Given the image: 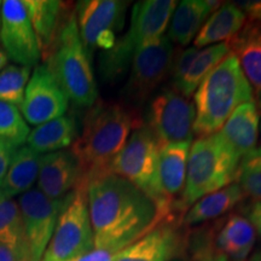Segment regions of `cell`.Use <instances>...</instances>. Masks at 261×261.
I'll use <instances>...</instances> for the list:
<instances>
[{"label":"cell","instance_id":"6da1fadb","mask_svg":"<svg viewBox=\"0 0 261 261\" xmlns=\"http://www.w3.org/2000/svg\"><path fill=\"white\" fill-rule=\"evenodd\" d=\"M94 248L116 254L161 223L154 201L125 178L106 173L87 184Z\"/></svg>","mask_w":261,"mask_h":261},{"label":"cell","instance_id":"7a4b0ae2","mask_svg":"<svg viewBox=\"0 0 261 261\" xmlns=\"http://www.w3.org/2000/svg\"><path fill=\"white\" fill-rule=\"evenodd\" d=\"M143 125L137 114L119 103H96L84 120L81 135L71 145L77 159L83 179H92L109 173L114 159L126 145L136 128Z\"/></svg>","mask_w":261,"mask_h":261},{"label":"cell","instance_id":"3957f363","mask_svg":"<svg viewBox=\"0 0 261 261\" xmlns=\"http://www.w3.org/2000/svg\"><path fill=\"white\" fill-rule=\"evenodd\" d=\"M254 102L253 91L232 54L211 71L194 96V135L217 133L241 104Z\"/></svg>","mask_w":261,"mask_h":261},{"label":"cell","instance_id":"277c9868","mask_svg":"<svg viewBox=\"0 0 261 261\" xmlns=\"http://www.w3.org/2000/svg\"><path fill=\"white\" fill-rule=\"evenodd\" d=\"M45 62L71 102L79 107L90 108L96 104V79L89 54L81 41L75 12L67 15Z\"/></svg>","mask_w":261,"mask_h":261},{"label":"cell","instance_id":"5b68a950","mask_svg":"<svg viewBox=\"0 0 261 261\" xmlns=\"http://www.w3.org/2000/svg\"><path fill=\"white\" fill-rule=\"evenodd\" d=\"M174 0H143L133 5L128 32L119 38L112 50L103 52L99 69L103 79L113 83L130 67L136 52L163 37L169 25Z\"/></svg>","mask_w":261,"mask_h":261},{"label":"cell","instance_id":"8992f818","mask_svg":"<svg viewBox=\"0 0 261 261\" xmlns=\"http://www.w3.org/2000/svg\"><path fill=\"white\" fill-rule=\"evenodd\" d=\"M238 162L240 160L230 151L219 132L198 137L189 150L180 198L182 213L203 196L232 184Z\"/></svg>","mask_w":261,"mask_h":261},{"label":"cell","instance_id":"52a82bcc","mask_svg":"<svg viewBox=\"0 0 261 261\" xmlns=\"http://www.w3.org/2000/svg\"><path fill=\"white\" fill-rule=\"evenodd\" d=\"M93 248L87 185L80 182L65 197L56 228L41 261H71Z\"/></svg>","mask_w":261,"mask_h":261},{"label":"cell","instance_id":"ba28073f","mask_svg":"<svg viewBox=\"0 0 261 261\" xmlns=\"http://www.w3.org/2000/svg\"><path fill=\"white\" fill-rule=\"evenodd\" d=\"M161 146L152 130L143 123L114 159L109 173L125 178L151 198Z\"/></svg>","mask_w":261,"mask_h":261},{"label":"cell","instance_id":"9c48e42d","mask_svg":"<svg viewBox=\"0 0 261 261\" xmlns=\"http://www.w3.org/2000/svg\"><path fill=\"white\" fill-rule=\"evenodd\" d=\"M127 2L117 0H84L76 4L77 28L83 45L89 52L112 50L117 40L116 33L123 27Z\"/></svg>","mask_w":261,"mask_h":261},{"label":"cell","instance_id":"30bf717a","mask_svg":"<svg viewBox=\"0 0 261 261\" xmlns=\"http://www.w3.org/2000/svg\"><path fill=\"white\" fill-rule=\"evenodd\" d=\"M194 122V103L175 90H162L150 102L146 126L162 145L191 143Z\"/></svg>","mask_w":261,"mask_h":261},{"label":"cell","instance_id":"8fae6325","mask_svg":"<svg viewBox=\"0 0 261 261\" xmlns=\"http://www.w3.org/2000/svg\"><path fill=\"white\" fill-rule=\"evenodd\" d=\"M173 57V42L165 35L139 48L133 56L128 83L123 89L127 99L137 106L144 103L168 75Z\"/></svg>","mask_w":261,"mask_h":261},{"label":"cell","instance_id":"7c38bea8","mask_svg":"<svg viewBox=\"0 0 261 261\" xmlns=\"http://www.w3.org/2000/svg\"><path fill=\"white\" fill-rule=\"evenodd\" d=\"M63 200H51L38 189L19 196L18 205L23 221L29 261H41L56 228Z\"/></svg>","mask_w":261,"mask_h":261},{"label":"cell","instance_id":"4fadbf2b","mask_svg":"<svg viewBox=\"0 0 261 261\" xmlns=\"http://www.w3.org/2000/svg\"><path fill=\"white\" fill-rule=\"evenodd\" d=\"M0 46L16 63L37 67L40 48L23 2L5 0L0 9Z\"/></svg>","mask_w":261,"mask_h":261},{"label":"cell","instance_id":"5bb4252c","mask_svg":"<svg viewBox=\"0 0 261 261\" xmlns=\"http://www.w3.org/2000/svg\"><path fill=\"white\" fill-rule=\"evenodd\" d=\"M69 98L45 64L34 68L24 91L21 112L24 121L39 126L65 115Z\"/></svg>","mask_w":261,"mask_h":261},{"label":"cell","instance_id":"9a60e30c","mask_svg":"<svg viewBox=\"0 0 261 261\" xmlns=\"http://www.w3.org/2000/svg\"><path fill=\"white\" fill-rule=\"evenodd\" d=\"M175 221H161L158 226L123 248L113 261H174L184 255L185 233Z\"/></svg>","mask_w":261,"mask_h":261},{"label":"cell","instance_id":"2e32d148","mask_svg":"<svg viewBox=\"0 0 261 261\" xmlns=\"http://www.w3.org/2000/svg\"><path fill=\"white\" fill-rule=\"evenodd\" d=\"M80 165L71 150L42 155L38 174V190L51 200H63L80 184Z\"/></svg>","mask_w":261,"mask_h":261},{"label":"cell","instance_id":"e0dca14e","mask_svg":"<svg viewBox=\"0 0 261 261\" xmlns=\"http://www.w3.org/2000/svg\"><path fill=\"white\" fill-rule=\"evenodd\" d=\"M227 45L253 91L254 103L261 109V24L247 19Z\"/></svg>","mask_w":261,"mask_h":261},{"label":"cell","instance_id":"ac0fdd59","mask_svg":"<svg viewBox=\"0 0 261 261\" xmlns=\"http://www.w3.org/2000/svg\"><path fill=\"white\" fill-rule=\"evenodd\" d=\"M259 112L254 102L241 104L221 127L219 135L230 151L241 160L256 149L259 140Z\"/></svg>","mask_w":261,"mask_h":261},{"label":"cell","instance_id":"d6986e66","mask_svg":"<svg viewBox=\"0 0 261 261\" xmlns=\"http://www.w3.org/2000/svg\"><path fill=\"white\" fill-rule=\"evenodd\" d=\"M32 27L37 37L41 58L46 61L67 12L64 3L57 0H23Z\"/></svg>","mask_w":261,"mask_h":261},{"label":"cell","instance_id":"ffe728a7","mask_svg":"<svg viewBox=\"0 0 261 261\" xmlns=\"http://www.w3.org/2000/svg\"><path fill=\"white\" fill-rule=\"evenodd\" d=\"M221 4L212 0H182L173 11L167 38L174 44L187 46Z\"/></svg>","mask_w":261,"mask_h":261},{"label":"cell","instance_id":"44dd1931","mask_svg":"<svg viewBox=\"0 0 261 261\" xmlns=\"http://www.w3.org/2000/svg\"><path fill=\"white\" fill-rule=\"evenodd\" d=\"M255 228L244 215L231 213L215 236V249L228 260L247 261L255 243Z\"/></svg>","mask_w":261,"mask_h":261},{"label":"cell","instance_id":"7402d4cb","mask_svg":"<svg viewBox=\"0 0 261 261\" xmlns=\"http://www.w3.org/2000/svg\"><path fill=\"white\" fill-rule=\"evenodd\" d=\"M243 200L244 196L242 191L233 181L232 184L205 195L196 201L185 212L181 219V226L187 228L219 219Z\"/></svg>","mask_w":261,"mask_h":261},{"label":"cell","instance_id":"603a6c76","mask_svg":"<svg viewBox=\"0 0 261 261\" xmlns=\"http://www.w3.org/2000/svg\"><path fill=\"white\" fill-rule=\"evenodd\" d=\"M246 21V15L236 3H223L202 25L195 38V47H207L212 44L228 42L242 29Z\"/></svg>","mask_w":261,"mask_h":261},{"label":"cell","instance_id":"cb8c5ba5","mask_svg":"<svg viewBox=\"0 0 261 261\" xmlns=\"http://www.w3.org/2000/svg\"><path fill=\"white\" fill-rule=\"evenodd\" d=\"M77 138V127L73 115H63L42 123L29 132L25 143L38 154H50L73 145Z\"/></svg>","mask_w":261,"mask_h":261},{"label":"cell","instance_id":"d4e9b609","mask_svg":"<svg viewBox=\"0 0 261 261\" xmlns=\"http://www.w3.org/2000/svg\"><path fill=\"white\" fill-rule=\"evenodd\" d=\"M42 155L33 151L27 145L16 150L0 190L9 197L23 195L38 179Z\"/></svg>","mask_w":261,"mask_h":261},{"label":"cell","instance_id":"484cf974","mask_svg":"<svg viewBox=\"0 0 261 261\" xmlns=\"http://www.w3.org/2000/svg\"><path fill=\"white\" fill-rule=\"evenodd\" d=\"M0 244L8 247L17 261H29L19 205L0 190Z\"/></svg>","mask_w":261,"mask_h":261},{"label":"cell","instance_id":"4316f807","mask_svg":"<svg viewBox=\"0 0 261 261\" xmlns=\"http://www.w3.org/2000/svg\"><path fill=\"white\" fill-rule=\"evenodd\" d=\"M228 55H231V51L227 42L211 45V46H207L203 50L198 51L197 56L192 62L190 69L188 70L187 75H185V77L179 84L175 91L187 98L192 96V93L197 90V87L204 80V77L218 64L221 63Z\"/></svg>","mask_w":261,"mask_h":261},{"label":"cell","instance_id":"83f0119b","mask_svg":"<svg viewBox=\"0 0 261 261\" xmlns=\"http://www.w3.org/2000/svg\"><path fill=\"white\" fill-rule=\"evenodd\" d=\"M234 182L244 197L261 202V148L254 149L238 162Z\"/></svg>","mask_w":261,"mask_h":261},{"label":"cell","instance_id":"f1b7e54d","mask_svg":"<svg viewBox=\"0 0 261 261\" xmlns=\"http://www.w3.org/2000/svg\"><path fill=\"white\" fill-rule=\"evenodd\" d=\"M32 68L10 64L0 71V100L21 107Z\"/></svg>","mask_w":261,"mask_h":261},{"label":"cell","instance_id":"f546056e","mask_svg":"<svg viewBox=\"0 0 261 261\" xmlns=\"http://www.w3.org/2000/svg\"><path fill=\"white\" fill-rule=\"evenodd\" d=\"M29 127L19 112L18 107L0 100V140L19 148L25 143Z\"/></svg>","mask_w":261,"mask_h":261},{"label":"cell","instance_id":"4dcf8cb0","mask_svg":"<svg viewBox=\"0 0 261 261\" xmlns=\"http://www.w3.org/2000/svg\"><path fill=\"white\" fill-rule=\"evenodd\" d=\"M198 51H200V48L195 46L188 47L185 48V50L179 52L177 56L173 57L171 69H169L173 90L177 89L179 84H180L182 79L185 77L188 70L190 69L192 62H194L196 56H197Z\"/></svg>","mask_w":261,"mask_h":261},{"label":"cell","instance_id":"1f68e13d","mask_svg":"<svg viewBox=\"0 0 261 261\" xmlns=\"http://www.w3.org/2000/svg\"><path fill=\"white\" fill-rule=\"evenodd\" d=\"M16 150H17V148H15L10 143L0 140V188H2L3 181L6 177V173L9 171Z\"/></svg>","mask_w":261,"mask_h":261},{"label":"cell","instance_id":"d6a6232c","mask_svg":"<svg viewBox=\"0 0 261 261\" xmlns=\"http://www.w3.org/2000/svg\"><path fill=\"white\" fill-rule=\"evenodd\" d=\"M236 5L244 12L247 19L261 24V0L237 2Z\"/></svg>","mask_w":261,"mask_h":261},{"label":"cell","instance_id":"836d02e7","mask_svg":"<svg viewBox=\"0 0 261 261\" xmlns=\"http://www.w3.org/2000/svg\"><path fill=\"white\" fill-rule=\"evenodd\" d=\"M246 208L247 219L250 221V224L261 237V202H252Z\"/></svg>","mask_w":261,"mask_h":261},{"label":"cell","instance_id":"e575fe53","mask_svg":"<svg viewBox=\"0 0 261 261\" xmlns=\"http://www.w3.org/2000/svg\"><path fill=\"white\" fill-rule=\"evenodd\" d=\"M114 255L115 254H113L112 252L93 248L92 250H90V252H87L84 255L76 257V259L71 261H113Z\"/></svg>","mask_w":261,"mask_h":261},{"label":"cell","instance_id":"d590c367","mask_svg":"<svg viewBox=\"0 0 261 261\" xmlns=\"http://www.w3.org/2000/svg\"><path fill=\"white\" fill-rule=\"evenodd\" d=\"M0 261H17V259L8 247L0 244Z\"/></svg>","mask_w":261,"mask_h":261},{"label":"cell","instance_id":"8d00e7d4","mask_svg":"<svg viewBox=\"0 0 261 261\" xmlns=\"http://www.w3.org/2000/svg\"><path fill=\"white\" fill-rule=\"evenodd\" d=\"M8 60H9L8 55L5 54V51L3 50L2 46H0V71L3 70V68H4L6 63H8Z\"/></svg>","mask_w":261,"mask_h":261},{"label":"cell","instance_id":"74e56055","mask_svg":"<svg viewBox=\"0 0 261 261\" xmlns=\"http://www.w3.org/2000/svg\"><path fill=\"white\" fill-rule=\"evenodd\" d=\"M208 261H230V260H228L225 255H223V254L218 253V254H215V255L212 257L211 260H208Z\"/></svg>","mask_w":261,"mask_h":261},{"label":"cell","instance_id":"f35d334b","mask_svg":"<svg viewBox=\"0 0 261 261\" xmlns=\"http://www.w3.org/2000/svg\"><path fill=\"white\" fill-rule=\"evenodd\" d=\"M247 261H261V250H259V252L254 253L252 256L249 257Z\"/></svg>","mask_w":261,"mask_h":261},{"label":"cell","instance_id":"ab89813d","mask_svg":"<svg viewBox=\"0 0 261 261\" xmlns=\"http://www.w3.org/2000/svg\"><path fill=\"white\" fill-rule=\"evenodd\" d=\"M260 135H261V120H260ZM260 143H261V138H260Z\"/></svg>","mask_w":261,"mask_h":261},{"label":"cell","instance_id":"60d3db41","mask_svg":"<svg viewBox=\"0 0 261 261\" xmlns=\"http://www.w3.org/2000/svg\"><path fill=\"white\" fill-rule=\"evenodd\" d=\"M2 3H3V2H0V9H2Z\"/></svg>","mask_w":261,"mask_h":261},{"label":"cell","instance_id":"b9f144b4","mask_svg":"<svg viewBox=\"0 0 261 261\" xmlns=\"http://www.w3.org/2000/svg\"><path fill=\"white\" fill-rule=\"evenodd\" d=\"M174 261H177V260H174Z\"/></svg>","mask_w":261,"mask_h":261}]
</instances>
